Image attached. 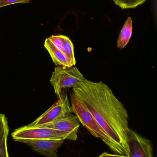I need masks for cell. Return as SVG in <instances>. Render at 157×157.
<instances>
[{
  "mask_svg": "<svg viewBox=\"0 0 157 157\" xmlns=\"http://www.w3.org/2000/svg\"><path fill=\"white\" fill-rule=\"evenodd\" d=\"M73 92L92 113L115 147L116 154L129 155L128 112L109 87L102 81L84 79Z\"/></svg>",
  "mask_w": 157,
  "mask_h": 157,
  "instance_id": "6da1fadb",
  "label": "cell"
},
{
  "mask_svg": "<svg viewBox=\"0 0 157 157\" xmlns=\"http://www.w3.org/2000/svg\"><path fill=\"white\" fill-rule=\"evenodd\" d=\"M70 99L72 112L76 115L79 122L81 123L93 136L100 138L112 152L116 153L115 147L109 138L99 125L92 113L73 92L70 93Z\"/></svg>",
  "mask_w": 157,
  "mask_h": 157,
  "instance_id": "7a4b0ae2",
  "label": "cell"
},
{
  "mask_svg": "<svg viewBox=\"0 0 157 157\" xmlns=\"http://www.w3.org/2000/svg\"><path fill=\"white\" fill-rule=\"evenodd\" d=\"M13 139L17 142L24 140H67L74 141L73 136L68 133L46 127H20L15 130L12 134Z\"/></svg>",
  "mask_w": 157,
  "mask_h": 157,
  "instance_id": "3957f363",
  "label": "cell"
},
{
  "mask_svg": "<svg viewBox=\"0 0 157 157\" xmlns=\"http://www.w3.org/2000/svg\"><path fill=\"white\" fill-rule=\"evenodd\" d=\"M84 78V75L76 67L67 68L58 66L53 72L50 82L59 98L63 95L62 90L75 87Z\"/></svg>",
  "mask_w": 157,
  "mask_h": 157,
  "instance_id": "277c9868",
  "label": "cell"
},
{
  "mask_svg": "<svg viewBox=\"0 0 157 157\" xmlns=\"http://www.w3.org/2000/svg\"><path fill=\"white\" fill-rule=\"evenodd\" d=\"M68 113H72V110L67 94H65L62 95L50 108L27 126L29 127H39L55 121L63 117Z\"/></svg>",
  "mask_w": 157,
  "mask_h": 157,
  "instance_id": "5b68a950",
  "label": "cell"
},
{
  "mask_svg": "<svg viewBox=\"0 0 157 157\" xmlns=\"http://www.w3.org/2000/svg\"><path fill=\"white\" fill-rule=\"evenodd\" d=\"M128 157H154L151 142L130 129Z\"/></svg>",
  "mask_w": 157,
  "mask_h": 157,
  "instance_id": "8992f818",
  "label": "cell"
},
{
  "mask_svg": "<svg viewBox=\"0 0 157 157\" xmlns=\"http://www.w3.org/2000/svg\"><path fill=\"white\" fill-rule=\"evenodd\" d=\"M72 113H68L55 121L38 127H46L65 132L73 136L74 141H76L80 124L76 115Z\"/></svg>",
  "mask_w": 157,
  "mask_h": 157,
  "instance_id": "52a82bcc",
  "label": "cell"
},
{
  "mask_svg": "<svg viewBox=\"0 0 157 157\" xmlns=\"http://www.w3.org/2000/svg\"><path fill=\"white\" fill-rule=\"evenodd\" d=\"M63 140L44 139V140H24L20 143H25L34 151L47 157H57L58 149L63 144Z\"/></svg>",
  "mask_w": 157,
  "mask_h": 157,
  "instance_id": "ba28073f",
  "label": "cell"
},
{
  "mask_svg": "<svg viewBox=\"0 0 157 157\" xmlns=\"http://www.w3.org/2000/svg\"><path fill=\"white\" fill-rule=\"evenodd\" d=\"M44 46L49 53L55 65L67 68L73 67L64 53L62 51L57 48L49 38L45 40Z\"/></svg>",
  "mask_w": 157,
  "mask_h": 157,
  "instance_id": "9c48e42d",
  "label": "cell"
},
{
  "mask_svg": "<svg viewBox=\"0 0 157 157\" xmlns=\"http://www.w3.org/2000/svg\"><path fill=\"white\" fill-rule=\"evenodd\" d=\"M9 127L7 118L0 113V157H10L7 148V137Z\"/></svg>",
  "mask_w": 157,
  "mask_h": 157,
  "instance_id": "30bf717a",
  "label": "cell"
},
{
  "mask_svg": "<svg viewBox=\"0 0 157 157\" xmlns=\"http://www.w3.org/2000/svg\"><path fill=\"white\" fill-rule=\"evenodd\" d=\"M132 35V20L131 17H129L125 21L120 33L118 40L117 47L122 49L124 48L129 43Z\"/></svg>",
  "mask_w": 157,
  "mask_h": 157,
  "instance_id": "8fae6325",
  "label": "cell"
},
{
  "mask_svg": "<svg viewBox=\"0 0 157 157\" xmlns=\"http://www.w3.org/2000/svg\"><path fill=\"white\" fill-rule=\"evenodd\" d=\"M62 51L64 53L73 66L75 65L76 61L75 58L73 44L72 40L66 36H64Z\"/></svg>",
  "mask_w": 157,
  "mask_h": 157,
  "instance_id": "7c38bea8",
  "label": "cell"
},
{
  "mask_svg": "<svg viewBox=\"0 0 157 157\" xmlns=\"http://www.w3.org/2000/svg\"><path fill=\"white\" fill-rule=\"evenodd\" d=\"M115 4L122 9L134 8L143 4L147 0H113Z\"/></svg>",
  "mask_w": 157,
  "mask_h": 157,
  "instance_id": "4fadbf2b",
  "label": "cell"
},
{
  "mask_svg": "<svg viewBox=\"0 0 157 157\" xmlns=\"http://www.w3.org/2000/svg\"><path fill=\"white\" fill-rule=\"evenodd\" d=\"M64 38L63 35H57V36H52L49 37L50 40L51 41L53 45L58 49L62 51L63 45Z\"/></svg>",
  "mask_w": 157,
  "mask_h": 157,
  "instance_id": "5bb4252c",
  "label": "cell"
},
{
  "mask_svg": "<svg viewBox=\"0 0 157 157\" xmlns=\"http://www.w3.org/2000/svg\"><path fill=\"white\" fill-rule=\"evenodd\" d=\"M31 0H0V8L16 3H28Z\"/></svg>",
  "mask_w": 157,
  "mask_h": 157,
  "instance_id": "9a60e30c",
  "label": "cell"
},
{
  "mask_svg": "<svg viewBox=\"0 0 157 157\" xmlns=\"http://www.w3.org/2000/svg\"><path fill=\"white\" fill-rule=\"evenodd\" d=\"M98 157H128V156L124 155H118V154L114 155V154H109L107 152H104Z\"/></svg>",
  "mask_w": 157,
  "mask_h": 157,
  "instance_id": "2e32d148",
  "label": "cell"
}]
</instances>
